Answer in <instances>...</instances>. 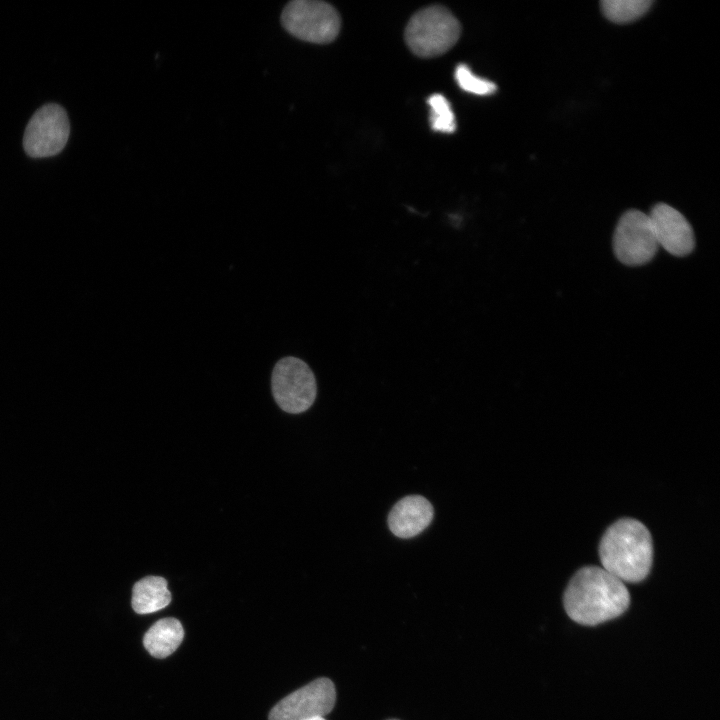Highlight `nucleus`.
I'll return each instance as SVG.
<instances>
[{
	"label": "nucleus",
	"mask_w": 720,
	"mask_h": 720,
	"mask_svg": "<svg viewBox=\"0 0 720 720\" xmlns=\"http://www.w3.org/2000/svg\"><path fill=\"white\" fill-rule=\"evenodd\" d=\"M614 253L625 265H643L655 256L659 246L650 218L639 210L624 213L613 236Z\"/></svg>",
	"instance_id": "6"
},
{
	"label": "nucleus",
	"mask_w": 720,
	"mask_h": 720,
	"mask_svg": "<svg viewBox=\"0 0 720 720\" xmlns=\"http://www.w3.org/2000/svg\"><path fill=\"white\" fill-rule=\"evenodd\" d=\"M184 630L179 620L163 618L154 623L143 638L145 649L155 658L171 655L181 644Z\"/></svg>",
	"instance_id": "11"
},
{
	"label": "nucleus",
	"mask_w": 720,
	"mask_h": 720,
	"mask_svg": "<svg viewBox=\"0 0 720 720\" xmlns=\"http://www.w3.org/2000/svg\"><path fill=\"white\" fill-rule=\"evenodd\" d=\"M455 78L462 90L472 94L490 95L497 90L493 82L476 76L465 64L457 66Z\"/></svg>",
	"instance_id": "15"
},
{
	"label": "nucleus",
	"mask_w": 720,
	"mask_h": 720,
	"mask_svg": "<svg viewBox=\"0 0 720 720\" xmlns=\"http://www.w3.org/2000/svg\"><path fill=\"white\" fill-rule=\"evenodd\" d=\"M336 691L328 678H318L294 691L270 711L269 720H310L324 717L334 707Z\"/></svg>",
	"instance_id": "8"
},
{
	"label": "nucleus",
	"mask_w": 720,
	"mask_h": 720,
	"mask_svg": "<svg viewBox=\"0 0 720 720\" xmlns=\"http://www.w3.org/2000/svg\"><path fill=\"white\" fill-rule=\"evenodd\" d=\"M390 720H396V719H390Z\"/></svg>",
	"instance_id": "17"
},
{
	"label": "nucleus",
	"mask_w": 720,
	"mask_h": 720,
	"mask_svg": "<svg viewBox=\"0 0 720 720\" xmlns=\"http://www.w3.org/2000/svg\"><path fill=\"white\" fill-rule=\"evenodd\" d=\"M281 23L292 36L315 44L332 42L341 27L337 10L319 0H293L287 3L281 14Z\"/></svg>",
	"instance_id": "4"
},
{
	"label": "nucleus",
	"mask_w": 720,
	"mask_h": 720,
	"mask_svg": "<svg viewBox=\"0 0 720 720\" xmlns=\"http://www.w3.org/2000/svg\"><path fill=\"white\" fill-rule=\"evenodd\" d=\"M648 216L659 247L674 256H686L693 251V229L679 211L668 204L659 203Z\"/></svg>",
	"instance_id": "9"
},
{
	"label": "nucleus",
	"mask_w": 720,
	"mask_h": 720,
	"mask_svg": "<svg viewBox=\"0 0 720 720\" xmlns=\"http://www.w3.org/2000/svg\"><path fill=\"white\" fill-rule=\"evenodd\" d=\"M567 615L576 623L595 626L623 614L630 604L624 582L598 566H586L571 578L563 598Z\"/></svg>",
	"instance_id": "1"
},
{
	"label": "nucleus",
	"mask_w": 720,
	"mask_h": 720,
	"mask_svg": "<svg viewBox=\"0 0 720 720\" xmlns=\"http://www.w3.org/2000/svg\"><path fill=\"white\" fill-rule=\"evenodd\" d=\"M430 107V123L434 131L452 133L456 129L455 116L449 101L441 94H433L428 98Z\"/></svg>",
	"instance_id": "14"
},
{
	"label": "nucleus",
	"mask_w": 720,
	"mask_h": 720,
	"mask_svg": "<svg viewBox=\"0 0 720 720\" xmlns=\"http://www.w3.org/2000/svg\"><path fill=\"white\" fill-rule=\"evenodd\" d=\"M69 121L65 110L57 104L40 108L29 121L23 146L31 157H48L59 153L69 137Z\"/></svg>",
	"instance_id": "7"
},
{
	"label": "nucleus",
	"mask_w": 720,
	"mask_h": 720,
	"mask_svg": "<svg viewBox=\"0 0 720 720\" xmlns=\"http://www.w3.org/2000/svg\"><path fill=\"white\" fill-rule=\"evenodd\" d=\"M271 388L277 405L285 412L299 414L309 409L317 395L311 368L301 359L288 356L274 366Z\"/></svg>",
	"instance_id": "5"
},
{
	"label": "nucleus",
	"mask_w": 720,
	"mask_h": 720,
	"mask_svg": "<svg viewBox=\"0 0 720 720\" xmlns=\"http://www.w3.org/2000/svg\"><path fill=\"white\" fill-rule=\"evenodd\" d=\"M602 568L622 582L645 579L653 560L651 535L640 521L624 518L613 523L599 545Z\"/></svg>",
	"instance_id": "2"
},
{
	"label": "nucleus",
	"mask_w": 720,
	"mask_h": 720,
	"mask_svg": "<svg viewBox=\"0 0 720 720\" xmlns=\"http://www.w3.org/2000/svg\"><path fill=\"white\" fill-rule=\"evenodd\" d=\"M460 34V22L451 11L441 5H432L420 9L410 18L404 39L415 55L432 58L450 50Z\"/></svg>",
	"instance_id": "3"
},
{
	"label": "nucleus",
	"mask_w": 720,
	"mask_h": 720,
	"mask_svg": "<svg viewBox=\"0 0 720 720\" xmlns=\"http://www.w3.org/2000/svg\"><path fill=\"white\" fill-rule=\"evenodd\" d=\"M652 3L651 0H603L601 8L610 21L628 23L644 15Z\"/></svg>",
	"instance_id": "13"
},
{
	"label": "nucleus",
	"mask_w": 720,
	"mask_h": 720,
	"mask_svg": "<svg viewBox=\"0 0 720 720\" xmlns=\"http://www.w3.org/2000/svg\"><path fill=\"white\" fill-rule=\"evenodd\" d=\"M433 507L420 495H410L398 501L388 516L390 531L400 538H411L420 534L431 523Z\"/></svg>",
	"instance_id": "10"
},
{
	"label": "nucleus",
	"mask_w": 720,
	"mask_h": 720,
	"mask_svg": "<svg viewBox=\"0 0 720 720\" xmlns=\"http://www.w3.org/2000/svg\"><path fill=\"white\" fill-rule=\"evenodd\" d=\"M171 602L167 581L159 576H147L136 582L132 589V608L138 614L159 611Z\"/></svg>",
	"instance_id": "12"
},
{
	"label": "nucleus",
	"mask_w": 720,
	"mask_h": 720,
	"mask_svg": "<svg viewBox=\"0 0 720 720\" xmlns=\"http://www.w3.org/2000/svg\"><path fill=\"white\" fill-rule=\"evenodd\" d=\"M310 720H325V719L322 718V717H317V718H313V719H310Z\"/></svg>",
	"instance_id": "16"
}]
</instances>
